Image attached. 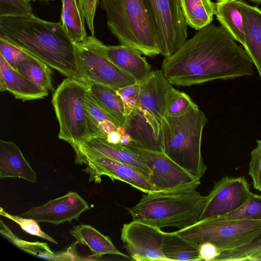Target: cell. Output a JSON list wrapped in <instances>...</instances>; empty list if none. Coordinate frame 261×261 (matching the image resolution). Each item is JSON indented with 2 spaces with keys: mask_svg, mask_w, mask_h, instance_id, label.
<instances>
[{
  "mask_svg": "<svg viewBox=\"0 0 261 261\" xmlns=\"http://www.w3.org/2000/svg\"><path fill=\"white\" fill-rule=\"evenodd\" d=\"M235 41L223 26L210 24L165 57L161 70L171 85L180 86L251 75L253 63Z\"/></svg>",
  "mask_w": 261,
  "mask_h": 261,
  "instance_id": "1",
  "label": "cell"
},
{
  "mask_svg": "<svg viewBox=\"0 0 261 261\" xmlns=\"http://www.w3.org/2000/svg\"><path fill=\"white\" fill-rule=\"evenodd\" d=\"M0 38L40 59L63 75L86 83L75 44L60 21H47L34 15L0 17Z\"/></svg>",
  "mask_w": 261,
  "mask_h": 261,
  "instance_id": "2",
  "label": "cell"
},
{
  "mask_svg": "<svg viewBox=\"0 0 261 261\" xmlns=\"http://www.w3.org/2000/svg\"><path fill=\"white\" fill-rule=\"evenodd\" d=\"M206 198L196 188L156 192L143 195L139 202L127 210L133 220L161 229L175 227L181 229L199 220Z\"/></svg>",
  "mask_w": 261,
  "mask_h": 261,
  "instance_id": "3",
  "label": "cell"
},
{
  "mask_svg": "<svg viewBox=\"0 0 261 261\" xmlns=\"http://www.w3.org/2000/svg\"><path fill=\"white\" fill-rule=\"evenodd\" d=\"M207 121L199 107L162 121L163 152L197 179L206 170L201 151L203 128Z\"/></svg>",
  "mask_w": 261,
  "mask_h": 261,
  "instance_id": "4",
  "label": "cell"
},
{
  "mask_svg": "<svg viewBox=\"0 0 261 261\" xmlns=\"http://www.w3.org/2000/svg\"><path fill=\"white\" fill-rule=\"evenodd\" d=\"M111 33L119 42L144 55L161 54L157 36L143 0H101Z\"/></svg>",
  "mask_w": 261,
  "mask_h": 261,
  "instance_id": "5",
  "label": "cell"
},
{
  "mask_svg": "<svg viewBox=\"0 0 261 261\" xmlns=\"http://www.w3.org/2000/svg\"><path fill=\"white\" fill-rule=\"evenodd\" d=\"M87 90V83L67 77L53 94L51 102L59 124L58 137L73 150L90 138H107L85 108Z\"/></svg>",
  "mask_w": 261,
  "mask_h": 261,
  "instance_id": "6",
  "label": "cell"
},
{
  "mask_svg": "<svg viewBox=\"0 0 261 261\" xmlns=\"http://www.w3.org/2000/svg\"><path fill=\"white\" fill-rule=\"evenodd\" d=\"M176 231L197 246L210 242L221 253L249 243L261 231V221L211 218Z\"/></svg>",
  "mask_w": 261,
  "mask_h": 261,
  "instance_id": "7",
  "label": "cell"
},
{
  "mask_svg": "<svg viewBox=\"0 0 261 261\" xmlns=\"http://www.w3.org/2000/svg\"><path fill=\"white\" fill-rule=\"evenodd\" d=\"M74 44L86 83H96L117 90L136 83L108 58L104 51L105 44L94 35L87 36L83 41Z\"/></svg>",
  "mask_w": 261,
  "mask_h": 261,
  "instance_id": "8",
  "label": "cell"
},
{
  "mask_svg": "<svg viewBox=\"0 0 261 261\" xmlns=\"http://www.w3.org/2000/svg\"><path fill=\"white\" fill-rule=\"evenodd\" d=\"M155 31L161 54L177 50L187 40V24L178 0H143Z\"/></svg>",
  "mask_w": 261,
  "mask_h": 261,
  "instance_id": "9",
  "label": "cell"
},
{
  "mask_svg": "<svg viewBox=\"0 0 261 261\" xmlns=\"http://www.w3.org/2000/svg\"><path fill=\"white\" fill-rule=\"evenodd\" d=\"M75 153V163L86 167L83 171L89 175L90 182H101V176L111 180L125 182L146 193L158 192L148 177L136 168L100 154L79 150Z\"/></svg>",
  "mask_w": 261,
  "mask_h": 261,
  "instance_id": "10",
  "label": "cell"
},
{
  "mask_svg": "<svg viewBox=\"0 0 261 261\" xmlns=\"http://www.w3.org/2000/svg\"><path fill=\"white\" fill-rule=\"evenodd\" d=\"M126 146L150 169L148 179L158 192L197 189L200 184L199 179L189 174L163 151L143 149L131 144Z\"/></svg>",
  "mask_w": 261,
  "mask_h": 261,
  "instance_id": "11",
  "label": "cell"
},
{
  "mask_svg": "<svg viewBox=\"0 0 261 261\" xmlns=\"http://www.w3.org/2000/svg\"><path fill=\"white\" fill-rule=\"evenodd\" d=\"M164 233L158 227L133 220L123 224L121 239L134 260L170 261L162 250Z\"/></svg>",
  "mask_w": 261,
  "mask_h": 261,
  "instance_id": "12",
  "label": "cell"
},
{
  "mask_svg": "<svg viewBox=\"0 0 261 261\" xmlns=\"http://www.w3.org/2000/svg\"><path fill=\"white\" fill-rule=\"evenodd\" d=\"M251 193L244 177H222L207 195L199 220L222 217L238 210Z\"/></svg>",
  "mask_w": 261,
  "mask_h": 261,
  "instance_id": "13",
  "label": "cell"
},
{
  "mask_svg": "<svg viewBox=\"0 0 261 261\" xmlns=\"http://www.w3.org/2000/svg\"><path fill=\"white\" fill-rule=\"evenodd\" d=\"M89 209L87 202L77 193L69 192L43 205L31 207L19 216L33 219L38 222L59 225L77 220L84 212Z\"/></svg>",
  "mask_w": 261,
  "mask_h": 261,
  "instance_id": "14",
  "label": "cell"
},
{
  "mask_svg": "<svg viewBox=\"0 0 261 261\" xmlns=\"http://www.w3.org/2000/svg\"><path fill=\"white\" fill-rule=\"evenodd\" d=\"M124 126L132 137L131 144L163 151L162 122L146 111L136 107L126 117Z\"/></svg>",
  "mask_w": 261,
  "mask_h": 261,
  "instance_id": "15",
  "label": "cell"
},
{
  "mask_svg": "<svg viewBox=\"0 0 261 261\" xmlns=\"http://www.w3.org/2000/svg\"><path fill=\"white\" fill-rule=\"evenodd\" d=\"M171 85L161 69L151 71L140 84L136 107L147 111L162 122L167 116V93Z\"/></svg>",
  "mask_w": 261,
  "mask_h": 261,
  "instance_id": "16",
  "label": "cell"
},
{
  "mask_svg": "<svg viewBox=\"0 0 261 261\" xmlns=\"http://www.w3.org/2000/svg\"><path fill=\"white\" fill-rule=\"evenodd\" d=\"M104 51L108 58L118 68L132 76L136 83L141 84L151 72L150 65L138 50L120 44L106 45Z\"/></svg>",
  "mask_w": 261,
  "mask_h": 261,
  "instance_id": "17",
  "label": "cell"
},
{
  "mask_svg": "<svg viewBox=\"0 0 261 261\" xmlns=\"http://www.w3.org/2000/svg\"><path fill=\"white\" fill-rule=\"evenodd\" d=\"M96 153L130 165L149 177L151 170L134 151L126 146L113 144L101 138H91L79 144L74 150Z\"/></svg>",
  "mask_w": 261,
  "mask_h": 261,
  "instance_id": "18",
  "label": "cell"
},
{
  "mask_svg": "<svg viewBox=\"0 0 261 261\" xmlns=\"http://www.w3.org/2000/svg\"><path fill=\"white\" fill-rule=\"evenodd\" d=\"M243 16L245 35L243 45L256 66L261 79V10L238 0Z\"/></svg>",
  "mask_w": 261,
  "mask_h": 261,
  "instance_id": "19",
  "label": "cell"
},
{
  "mask_svg": "<svg viewBox=\"0 0 261 261\" xmlns=\"http://www.w3.org/2000/svg\"><path fill=\"white\" fill-rule=\"evenodd\" d=\"M37 173L14 142L0 140V177H16L35 183Z\"/></svg>",
  "mask_w": 261,
  "mask_h": 261,
  "instance_id": "20",
  "label": "cell"
},
{
  "mask_svg": "<svg viewBox=\"0 0 261 261\" xmlns=\"http://www.w3.org/2000/svg\"><path fill=\"white\" fill-rule=\"evenodd\" d=\"M0 72L5 80L7 91L22 101L42 99L48 94L47 89L36 85L11 67L0 55Z\"/></svg>",
  "mask_w": 261,
  "mask_h": 261,
  "instance_id": "21",
  "label": "cell"
},
{
  "mask_svg": "<svg viewBox=\"0 0 261 261\" xmlns=\"http://www.w3.org/2000/svg\"><path fill=\"white\" fill-rule=\"evenodd\" d=\"M69 232L78 243L88 247L92 253L91 256L97 258L106 254H113L129 258L117 249L109 237L89 224L74 226Z\"/></svg>",
  "mask_w": 261,
  "mask_h": 261,
  "instance_id": "22",
  "label": "cell"
},
{
  "mask_svg": "<svg viewBox=\"0 0 261 261\" xmlns=\"http://www.w3.org/2000/svg\"><path fill=\"white\" fill-rule=\"evenodd\" d=\"M215 15L222 26L243 46L245 35L243 16L238 0L216 1Z\"/></svg>",
  "mask_w": 261,
  "mask_h": 261,
  "instance_id": "23",
  "label": "cell"
},
{
  "mask_svg": "<svg viewBox=\"0 0 261 261\" xmlns=\"http://www.w3.org/2000/svg\"><path fill=\"white\" fill-rule=\"evenodd\" d=\"M0 233L6 240L20 250L38 257L50 260H74L69 252H53L46 243L29 242L15 236L2 220L0 221Z\"/></svg>",
  "mask_w": 261,
  "mask_h": 261,
  "instance_id": "24",
  "label": "cell"
},
{
  "mask_svg": "<svg viewBox=\"0 0 261 261\" xmlns=\"http://www.w3.org/2000/svg\"><path fill=\"white\" fill-rule=\"evenodd\" d=\"M90 91L97 103L108 114L124 126L126 117L122 99L116 90L100 84L87 83Z\"/></svg>",
  "mask_w": 261,
  "mask_h": 261,
  "instance_id": "25",
  "label": "cell"
},
{
  "mask_svg": "<svg viewBox=\"0 0 261 261\" xmlns=\"http://www.w3.org/2000/svg\"><path fill=\"white\" fill-rule=\"evenodd\" d=\"M187 25L198 31L211 24L215 3L211 0H178Z\"/></svg>",
  "mask_w": 261,
  "mask_h": 261,
  "instance_id": "26",
  "label": "cell"
},
{
  "mask_svg": "<svg viewBox=\"0 0 261 261\" xmlns=\"http://www.w3.org/2000/svg\"><path fill=\"white\" fill-rule=\"evenodd\" d=\"M61 23L71 41L76 44L87 36L85 19L76 0H61Z\"/></svg>",
  "mask_w": 261,
  "mask_h": 261,
  "instance_id": "27",
  "label": "cell"
},
{
  "mask_svg": "<svg viewBox=\"0 0 261 261\" xmlns=\"http://www.w3.org/2000/svg\"><path fill=\"white\" fill-rule=\"evenodd\" d=\"M162 250L170 261H200L198 246L178 234L176 231L165 232Z\"/></svg>",
  "mask_w": 261,
  "mask_h": 261,
  "instance_id": "28",
  "label": "cell"
},
{
  "mask_svg": "<svg viewBox=\"0 0 261 261\" xmlns=\"http://www.w3.org/2000/svg\"><path fill=\"white\" fill-rule=\"evenodd\" d=\"M51 68L40 59L28 54L27 56L18 63L16 70L36 85L53 91Z\"/></svg>",
  "mask_w": 261,
  "mask_h": 261,
  "instance_id": "29",
  "label": "cell"
},
{
  "mask_svg": "<svg viewBox=\"0 0 261 261\" xmlns=\"http://www.w3.org/2000/svg\"><path fill=\"white\" fill-rule=\"evenodd\" d=\"M261 255V231L248 244L236 249L222 252L214 261H252Z\"/></svg>",
  "mask_w": 261,
  "mask_h": 261,
  "instance_id": "30",
  "label": "cell"
},
{
  "mask_svg": "<svg viewBox=\"0 0 261 261\" xmlns=\"http://www.w3.org/2000/svg\"><path fill=\"white\" fill-rule=\"evenodd\" d=\"M197 107L187 94L170 87L167 93V116H179Z\"/></svg>",
  "mask_w": 261,
  "mask_h": 261,
  "instance_id": "31",
  "label": "cell"
},
{
  "mask_svg": "<svg viewBox=\"0 0 261 261\" xmlns=\"http://www.w3.org/2000/svg\"><path fill=\"white\" fill-rule=\"evenodd\" d=\"M220 217L226 219L261 221V195L252 193L239 208Z\"/></svg>",
  "mask_w": 261,
  "mask_h": 261,
  "instance_id": "32",
  "label": "cell"
},
{
  "mask_svg": "<svg viewBox=\"0 0 261 261\" xmlns=\"http://www.w3.org/2000/svg\"><path fill=\"white\" fill-rule=\"evenodd\" d=\"M0 215L16 222L27 233L58 244L56 241L41 230L38 222L35 220L11 215L4 211L3 207L0 208Z\"/></svg>",
  "mask_w": 261,
  "mask_h": 261,
  "instance_id": "33",
  "label": "cell"
},
{
  "mask_svg": "<svg viewBox=\"0 0 261 261\" xmlns=\"http://www.w3.org/2000/svg\"><path fill=\"white\" fill-rule=\"evenodd\" d=\"M33 15V9L27 0H0V17Z\"/></svg>",
  "mask_w": 261,
  "mask_h": 261,
  "instance_id": "34",
  "label": "cell"
},
{
  "mask_svg": "<svg viewBox=\"0 0 261 261\" xmlns=\"http://www.w3.org/2000/svg\"><path fill=\"white\" fill-rule=\"evenodd\" d=\"M85 105L90 116L99 127V124L105 121H110L117 127L121 126L115 119L97 103L88 89L85 96Z\"/></svg>",
  "mask_w": 261,
  "mask_h": 261,
  "instance_id": "35",
  "label": "cell"
},
{
  "mask_svg": "<svg viewBox=\"0 0 261 261\" xmlns=\"http://www.w3.org/2000/svg\"><path fill=\"white\" fill-rule=\"evenodd\" d=\"M140 90V84H134L116 90L122 100L126 117L136 107Z\"/></svg>",
  "mask_w": 261,
  "mask_h": 261,
  "instance_id": "36",
  "label": "cell"
},
{
  "mask_svg": "<svg viewBox=\"0 0 261 261\" xmlns=\"http://www.w3.org/2000/svg\"><path fill=\"white\" fill-rule=\"evenodd\" d=\"M257 146L251 152L248 174L254 189L261 191V140H257Z\"/></svg>",
  "mask_w": 261,
  "mask_h": 261,
  "instance_id": "37",
  "label": "cell"
},
{
  "mask_svg": "<svg viewBox=\"0 0 261 261\" xmlns=\"http://www.w3.org/2000/svg\"><path fill=\"white\" fill-rule=\"evenodd\" d=\"M0 55L11 67L16 70L18 63L25 58L28 54L16 46L0 38Z\"/></svg>",
  "mask_w": 261,
  "mask_h": 261,
  "instance_id": "38",
  "label": "cell"
},
{
  "mask_svg": "<svg viewBox=\"0 0 261 261\" xmlns=\"http://www.w3.org/2000/svg\"><path fill=\"white\" fill-rule=\"evenodd\" d=\"M99 0H77L81 11L91 35H94V17Z\"/></svg>",
  "mask_w": 261,
  "mask_h": 261,
  "instance_id": "39",
  "label": "cell"
},
{
  "mask_svg": "<svg viewBox=\"0 0 261 261\" xmlns=\"http://www.w3.org/2000/svg\"><path fill=\"white\" fill-rule=\"evenodd\" d=\"M200 260L214 261L221 254L219 249L210 242H204L198 246Z\"/></svg>",
  "mask_w": 261,
  "mask_h": 261,
  "instance_id": "40",
  "label": "cell"
},
{
  "mask_svg": "<svg viewBox=\"0 0 261 261\" xmlns=\"http://www.w3.org/2000/svg\"><path fill=\"white\" fill-rule=\"evenodd\" d=\"M117 126L110 121H105L99 124V128L101 132L107 137V135L113 132L116 131Z\"/></svg>",
  "mask_w": 261,
  "mask_h": 261,
  "instance_id": "41",
  "label": "cell"
},
{
  "mask_svg": "<svg viewBox=\"0 0 261 261\" xmlns=\"http://www.w3.org/2000/svg\"><path fill=\"white\" fill-rule=\"evenodd\" d=\"M121 136L116 131H113L107 135L106 140L111 144H120Z\"/></svg>",
  "mask_w": 261,
  "mask_h": 261,
  "instance_id": "42",
  "label": "cell"
},
{
  "mask_svg": "<svg viewBox=\"0 0 261 261\" xmlns=\"http://www.w3.org/2000/svg\"><path fill=\"white\" fill-rule=\"evenodd\" d=\"M133 142V140L130 135L126 133L125 134L121 136L120 143L124 146H126Z\"/></svg>",
  "mask_w": 261,
  "mask_h": 261,
  "instance_id": "43",
  "label": "cell"
},
{
  "mask_svg": "<svg viewBox=\"0 0 261 261\" xmlns=\"http://www.w3.org/2000/svg\"><path fill=\"white\" fill-rule=\"evenodd\" d=\"M116 132L121 136H122L126 133L124 126H120L118 127Z\"/></svg>",
  "mask_w": 261,
  "mask_h": 261,
  "instance_id": "44",
  "label": "cell"
},
{
  "mask_svg": "<svg viewBox=\"0 0 261 261\" xmlns=\"http://www.w3.org/2000/svg\"><path fill=\"white\" fill-rule=\"evenodd\" d=\"M259 261V260H260L261 261V255H258L256 257H255V258H253V259L252 260V261Z\"/></svg>",
  "mask_w": 261,
  "mask_h": 261,
  "instance_id": "45",
  "label": "cell"
},
{
  "mask_svg": "<svg viewBox=\"0 0 261 261\" xmlns=\"http://www.w3.org/2000/svg\"><path fill=\"white\" fill-rule=\"evenodd\" d=\"M250 2L257 3H261V0H248Z\"/></svg>",
  "mask_w": 261,
  "mask_h": 261,
  "instance_id": "46",
  "label": "cell"
},
{
  "mask_svg": "<svg viewBox=\"0 0 261 261\" xmlns=\"http://www.w3.org/2000/svg\"><path fill=\"white\" fill-rule=\"evenodd\" d=\"M229 1V0H216V1Z\"/></svg>",
  "mask_w": 261,
  "mask_h": 261,
  "instance_id": "47",
  "label": "cell"
},
{
  "mask_svg": "<svg viewBox=\"0 0 261 261\" xmlns=\"http://www.w3.org/2000/svg\"><path fill=\"white\" fill-rule=\"evenodd\" d=\"M27 1H28V2H30L32 0H27Z\"/></svg>",
  "mask_w": 261,
  "mask_h": 261,
  "instance_id": "48",
  "label": "cell"
},
{
  "mask_svg": "<svg viewBox=\"0 0 261 261\" xmlns=\"http://www.w3.org/2000/svg\"><path fill=\"white\" fill-rule=\"evenodd\" d=\"M32 1H36V0H32Z\"/></svg>",
  "mask_w": 261,
  "mask_h": 261,
  "instance_id": "49",
  "label": "cell"
}]
</instances>
